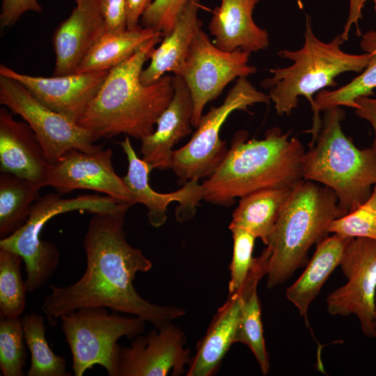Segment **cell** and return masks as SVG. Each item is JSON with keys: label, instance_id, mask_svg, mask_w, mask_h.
I'll return each mask as SVG.
<instances>
[{"label": "cell", "instance_id": "cell-23", "mask_svg": "<svg viewBox=\"0 0 376 376\" xmlns=\"http://www.w3.org/2000/svg\"><path fill=\"white\" fill-rule=\"evenodd\" d=\"M269 252L265 248L254 260L246 279L240 290L242 302L235 343L249 347L256 357L263 375L269 370V356L265 347L261 319V306L257 294L260 280L267 272Z\"/></svg>", "mask_w": 376, "mask_h": 376}, {"label": "cell", "instance_id": "cell-30", "mask_svg": "<svg viewBox=\"0 0 376 376\" xmlns=\"http://www.w3.org/2000/svg\"><path fill=\"white\" fill-rule=\"evenodd\" d=\"M22 258L0 247V318H19L26 308L27 291L21 272Z\"/></svg>", "mask_w": 376, "mask_h": 376}, {"label": "cell", "instance_id": "cell-34", "mask_svg": "<svg viewBox=\"0 0 376 376\" xmlns=\"http://www.w3.org/2000/svg\"><path fill=\"white\" fill-rule=\"evenodd\" d=\"M189 0H153L140 19L141 26L155 28L169 35Z\"/></svg>", "mask_w": 376, "mask_h": 376}, {"label": "cell", "instance_id": "cell-24", "mask_svg": "<svg viewBox=\"0 0 376 376\" xmlns=\"http://www.w3.org/2000/svg\"><path fill=\"white\" fill-rule=\"evenodd\" d=\"M353 237L337 234L316 244L315 253L299 278L287 289L286 297L308 325V309L334 270L340 265L347 244Z\"/></svg>", "mask_w": 376, "mask_h": 376}, {"label": "cell", "instance_id": "cell-38", "mask_svg": "<svg viewBox=\"0 0 376 376\" xmlns=\"http://www.w3.org/2000/svg\"><path fill=\"white\" fill-rule=\"evenodd\" d=\"M355 103L359 106L354 109L356 114L368 121L374 130L375 139L372 146L376 148V98L361 96L355 100Z\"/></svg>", "mask_w": 376, "mask_h": 376}, {"label": "cell", "instance_id": "cell-36", "mask_svg": "<svg viewBox=\"0 0 376 376\" xmlns=\"http://www.w3.org/2000/svg\"><path fill=\"white\" fill-rule=\"evenodd\" d=\"M105 22V32L115 33L127 29L125 0H100Z\"/></svg>", "mask_w": 376, "mask_h": 376}, {"label": "cell", "instance_id": "cell-33", "mask_svg": "<svg viewBox=\"0 0 376 376\" xmlns=\"http://www.w3.org/2000/svg\"><path fill=\"white\" fill-rule=\"evenodd\" d=\"M233 239V252L230 265L228 294L240 291L252 267V252L256 237L240 228L230 229Z\"/></svg>", "mask_w": 376, "mask_h": 376}, {"label": "cell", "instance_id": "cell-7", "mask_svg": "<svg viewBox=\"0 0 376 376\" xmlns=\"http://www.w3.org/2000/svg\"><path fill=\"white\" fill-rule=\"evenodd\" d=\"M111 205L109 196L97 194L65 198L58 193H49L38 198L26 223L10 235L0 240V247L22 258L28 292H33L45 284L59 263L60 255L56 246L40 238L46 223L63 213L77 210L91 214L102 212L109 210Z\"/></svg>", "mask_w": 376, "mask_h": 376}, {"label": "cell", "instance_id": "cell-39", "mask_svg": "<svg viewBox=\"0 0 376 376\" xmlns=\"http://www.w3.org/2000/svg\"><path fill=\"white\" fill-rule=\"evenodd\" d=\"M367 0H350L349 14L347 22L345 24L343 33L340 34L343 41L349 38V33L352 25L357 27V35L360 36L359 29V20L362 18V9Z\"/></svg>", "mask_w": 376, "mask_h": 376}, {"label": "cell", "instance_id": "cell-20", "mask_svg": "<svg viewBox=\"0 0 376 376\" xmlns=\"http://www.w3.org/2000/svg\"><path fill=\"white\" fill-rule=\"evenodd\" d=\"M259 0H221L209 24L214 44L224 52L240 49L249 54L267 48L269 35L252 17Z\"/></svg>", "mask_w": 376, "mask_h": 376}, {"label": "cell", "instance_id": "cell-28", "mask_svg": "<svg viewBox=\"0 0 376 376\" xmlns=\"http://www.w3.org/2000/svg\"><path fill=\"white\" fill-rule=\"evenodd\" d=\"M43 187L16 175H0V240L20 228L27 221Z\"/></svg>", "mask_w": 376, "mask_h": 376}, {"label": "cell", "instance_id": "cell-31", "mask_svg": "<svg viewBox=\"0 0 376 376\" xmlns=\"http://www.w3.org/2000/svg\"><path fill=\"white\" fill-rule=\"evenodd\" d=\"M22 318H0V370L3 376H22L27 358Z\"/></svg>", "mask_w": 376, "mask_h": 376}, {"label": "cell", "instance_id": "cell-9", "mask_svg": "<svg viewBox=\"0 0 376 376\" xmlns=\"http://www.w3.org/2000/svg\"><path fill=\"white\" fill-rule=\"evenodd\" d=\"M270 97L258 91L246 77H240L228 91L224 102L202 115L189 141L172 152L171 169L180 182L210 176L225 158L228 149L221 140V128L236 110L248 111L256 103H269Z\"/></svg>", "mask_w": 376, "mask_h": 376}, {"label": "cell", "instance_id": "cell-4", "mask_svg": "<svg viewBox=\"0 0 376 376\" xmlns=\"http://www.w3.org/2000/svg\"><path fill=\"white\" fill-rule=\"evenodd\" d=\"M345 214L331 189L305 180L296 185L267 245V287L281 284L303 266L310 248L328 237L331 222Z\"/></svg>", "mask_w": 376, "mask_h": 376}, {"label": "cell", "instance_id": "cell-13", "mask_svg": "<svg viewBox=\"0 0 376 376\" xmlns=\"http://www.w3.org/2000/svg\"><path fill=\"white\" fill-rule=\"evenodd\" d=\"M182 330L172 322L139 335L128 347H120L117 376H176L191 360Z\"/></svg>", "mask_w": 376, "mask_h": 376}, {"label": "cell", "instance_id": "cell-6", "mask_svg": "<svg viewBox=\"0 0 376 376\" xmlns=\"http://www.w3.org/2000/svg\"><path fill=\"white\" fill-rule=\"evenodd\" d=\"M303 47L296 51L282 50L279 55L293 63L283 68L270 69L272 77L264 79L261 86L270 88L269 96L276 113L289 116L298 106L299 97H305L315 106L313 95L326 87L336 86L335 79L345 72H362L367 66L368 53L352 54L343 52L340 35L324 42L314 34L311 19L306 15Z\"/></svg>", "mask_w": 376, "mask_h": 376}, {"label": "cell", "instance_id": "cell-12", "mask_svg": "<svg viewBox=\"0 0 376 376\" xmlns=\"http://www.w3.org/2000/svg\"><path fill=\"white\" fill-rule=\"evenodd\" d=\"M340 265L348 281L328 296L327 310L333 315H356L364 334L375 337L376 240L351 238Z\"/></svg>", "mask_w": 376, "mask_h": 376}, {"label": "cell", "instance_id": "cell-14", "mask_svg": "<svg viewBox=\"0 0 376 376\" xmlns=\"http://www.w3.org/2000/svg\"><path fill=\"white\" fill-rule=\"evenodd\" d=\"M112 155L110 148L94 152L72 150L50 166L45 186L52 187L60 195L76 189L93 190L132 205L134 196L116 173Z\"/></svg>", "mask_w": 376, "mask_h": 376}, {"label": "cell", "instance_id": "cell-16", "mask_svg": "<svg viewBox=\"0 0 376 376\" xmlns=\"http://www.w3.org/2000/svg\"><path fill=\"white\" fill-rule=\"evenodd\" d=\"M120 145L128 161L127 172L123 179L133 195L135 203H142L148 209V219L152 226L157 228L166 222L167 207L174 201L179 203L176 209L178 221H186L194 217L196 207L203 199V194L198 179L189 180L175 191L157 193L149 183L152 166L137 156L128 136Z\"/></svg>", "mask_w": 376, "mask_h": 376}, {"label": "cell", "instance_id": "cell-11", "mask_svg": "<svg viewBox=\"0 0 376 376\" xmlns=\"http://www.w3.org/2000/svg\"><path fill=\"white\" fill-rule=\"evenodd\" d=\"M249 56L240 49L224 52L201 29L197 31L181 76L192 97L193 127H197L206 104L216 99L227 84L237 77H246L256 72L255 66L248 64Z\"/></svg>", "mask_w": 376, "mask_h": 376}, {"label": "cell", "instance_id": "cell-27", "mask_svg": "<svg viewBox=\"0 0 376 376\" xmlns=\"http://www.w3.org/2000/svg\"><path fill=\"white\" fill-rule=\"evenodd\" d=\"M360 45L370 56L368 63L361 74L339 88L334 91L323 89L317 93L313 109V125L307 131L311 134L312 139L317 137L322 127L320 111L341 106L355 109L359 107L355 103L357 98L373 94V90L376 88V31H369L363 34Z\"/></svg>", "mask_w": 376, "mask_h": 376}, {"label": "cell", "instance_id": "cell-37", "mask_svg": "<svg viewBox=\"0 0 376 376\" xmlns=\"http://www.w3.org/2000/svg\"><path fill=\"white\" fill-rule=\"evenodd\" d=\"M153 0H125V21L127 29H134L139 26V22Z\"/></svg>", "mask_w": 376, "mask_h": 376}, {"label": "cell", "instance_id": "cell-22", "mask_svg": "<svg viewBox=\"0 0 376 376\" xmlns=\"http://www.w3.org/2000/svg\"><path fill=\"white\" fill-rule=\"evenodd\" d=\"M241 302L240 291L228 294L214 314L205 335L198 342L196 353L188 364L187 376H211L217 373L235 343Z\"/></svg>", "mask_w": 376, "mask_h": 376}, {"label": "cell", "instance_id": "cell-25", "mask_svg": "<svg viewBox=\"0 0 376 376\" xmlns=\"http://www.w3.org/2000/svg\"><path fill=\"white\" fill-rule=\"evenodd\" d=\"M158 36H163L158 29L140 25L132 30L104 32L88 50L75 73L109 70Z\"/></svg>", "mask_w": 376, "mask_h": 376}, {"label": "cell", "instance_id": "cell-19", "mask_svg": "<svg viewBox=\"0 0 376 376\" xmlns=\"http://www.w3.org/2000/svg\"><path fill=\"white\" fill-rule=\"evenodd\" d=\"M173 96L155 131L141 140L142 159L153 169H171L173 147L191 132L193 101L183 78L174 75Z\"/></svg>", "mask_w": 376, "mask_h": 376}, {"label": "cell", "instance_id": "cell-26", "mask_svg": "<svg viewBox=\"0 0 376 376\" xmlns=\"http://www.w3.org/2000/svg\"><path fill=\"white\" fill-rule=\"evenodd\" d=\"M292 189H267L240 198L229 229L246 230L267 245L280 212Z\"/></svg>", "mask_w": 376, "mask_h": 376}, {"label": "cell", "instance_id": "cell-43", "mask_svg": "<svg viewBox=\"0 0 376 376\" xmlns=\"http://www.w3.org/2000/svg\"><path fill=\"white\" fill-rule=\"evenodd\" d=\"M375 185H376V184H375Z\"/></svg>", "mask_w": 376, "mask_h": 376}, {"label": "cell", "instance_id": "cell-32", "mask_svg": "<svg viewBox=\"0 0 376 376\" xmlns=\"http://www.w3.org/2000/svg\"><path fill=\"white\" fill-rule=\"evenodd\" d=\"M329 232L344 237H367L376 240V185L366 202L333 220Z\"/></svg>", "mask_w": 376, "mask_h": 376}, {"label": "cell", "instance_id": "cell-18", "mask_svg": "<svg viewBox=\"0 0 376 376\" xmlns=\"http://www.w3.org/2000/svg\"><path fill=\"white\" fill-rule=\"evenodd\" d=\"M6 107L0 109V170L36 182L43 187L50 164L33 131Z\"/></svg>", "mask_w": 376, "mask_h": 376}, {"label": "cell", "instance_id": "cell-2", "mask_svg": "<svg viewBox=\"0 0 376 376\" xmlns=\"http://www.w3.org/2000/svg\"><path fill=\"white\" fill-rule=\"evenodd\" d=\"M162 37L153 38L109 70L97 94L77 121L94 142L121 134L141 141L155 131L158 118L173 96L174 76L164 75L152 84L143 85L140 75Z\"/></svg>", "mask_w": 376, "mask_h": 376}, {"label": "cell", "instance_id": "cell-15", "mask_svg": "<svg viewBox=\"0 0 376 376\" xmlns=\"http://www.w3.org/2000/svg\"><path fill=\"white\" fill-rule=\"evenodd\" d=\"M109 70L44 77L18 72L4 64L0 75L24 85L40 102L77 123L93 100Z\"/></svg>", "mask_w": 376, "mask_h": 376}, {"label": "cell", "instance_id": "cell-5", "mask_svg": "<svg viewBox=\"0 0 376 376\" xmlns=\"http://www.w3.org/2000/svg\"><path fill=\"white\" fill-rule=\"evenodd\" d=\"M324 111L322 127L302 159L305 180L327 187L340 207L349 213L370 196L376 184V148L360 149L342 130L345 111L334 107Z\"/></svg>", "mask_w": 376, "mask_h": 376}, {"label": "cell", "instance_id": "cell-8", "mask_svg": "<svg viewBox=\"0 0 376 376\" xmlns=\"http://www.w3.org/2000/svg\"><path fill=\"white\" fill-rule=\"evenodd\" d=\"M61 329L72 357L75 376H82L95 365L109 376H117L120 345L123 336L133 339L141 334L146 321L132 315L109 313L105 307L81 308L60 318Z\"/></svg>", "mask_w": 376, "mask_h": 376}, {"label": "cell", "instance_id": "cell-10", "mask_svg": "<svg viewBox=\"0 0 376 376\" xmlns=\"http://www.w3.org/2000/svg\"><path fill=\"white\" fill-rule=\"evenodd\" d=\"M0 104L29 125L50 165L74 149L94 152L102 148L93 143L87 130L43 104L21 83L3 75H0Z\"/></svg>", "mask_w": 376, "mask_h": 376}, {"label": "cell", "instance_id": "cell-35", "mask_svg": "<svg viewBox=\"0 0 376 376\" xmlns=\"http://www.w3.org/2000/svg\"><path fill=\"white\" fill-rule=\"evenodd\" d=\"M28 11L41 13L42 6L38 0H2L0 13V26L9 28Z\"/></svg>", "mask_w": 376, "mask_h": 376}, {"label": "cell", "instance_id": "cell-40", "mask_svg": "<svg viewBox=\"0 0 376 376\" xmlns=\"http://www.w3.org/2000/svg\"><path fill=\"white\" fill-rule=\"evenodd\" d=\"M374 1V3H375V13H376V0H373Z\"/></svg>", "mask_w": 376, "mask_h": 376}, {"label": "cell", "instance_id": "cell-41", "mask_svg": "<svg viewBox=\"0 0 376 376\" xmlns=\"http://www.w3.org/2000/svg\"><path fill=\"white\" fill-rule=\"evenodd\" d=\"M375 320H376V306H375Z\"/></svg>", "mask_w": 376, "mask_h": 376}, {"label": "cell", "instance_id": "cell-17", "mask_svg": "<svg viewBox=\"0 0 376 376\" xmlns=\"http://www.w3.org/2000/svg\"><path fill=\"white\" fill-rule=\"evenodd\" d=\"M76 6L52 36L54 76L75 73L91 47L105 32L100 0H75Z\"/></svg>", "mask_w": 376, "mask_h": 376}, {"label": "cell", "instance_id": "cell-42", "mask_svg": "<svg viewBox=\"0 0 376 376\" xmlns=\"http://www.w3.org/2000/svg\"><path fill=\"white\" fill-rule=\"evenodd\" d=\"M375 328H376V320H375Z\"/></svg>", "mask_w": 376, "mask_h": 376}, {"label": "cell", "instance_id": "cell-29", "mask_svg": "<svg viewBox=\"0 0 376 376\" xmlns=\"http://www.w3.org/2000/svg\"><path fill=\"white\" fill-rule=\"evenodd\" d=\"M26 347L31 353V365L27 376H70L66 370V360L56 355L45 338L46 327L43 315L31 313L22 318Z\"/></svg>", "mask_w": 376, "mask_h": 376}, {"label": "cell", "instance_id": "cell-21", "mask_svg": "<svg viewBox=\"0 0 376 376\" xmlns=\"http://www.w3.org/2000/svg\"><path fill=\"white\" fill-rule=\"evenodd\" d=\"M199 7L200 0H189L171 33L150 52V64L140 75L143 85L156 82L168 72L182 75L190 45L202 26L198 17Z\"/></svg>", "mask_w": 376, "mask_h": 376}, {"label": "cell", "instance_id": "cell-1", "mask_svg": "<svg viewBox=\"0 0 376 376\" xmlns=\"http://www.w3.org/2000/svg\"><path fill=\"white\" fill-rule=\"evenodd\" d=\"M131 205L92 214L84 239L86 267L82 276L68 286L51 285L42 311L54 326L64 315L81 308L105 307L139 317L159 327L186 313L176 306L152 304L134 287L138 272H147L151 261L126 240L125 217Z\"/></svg>", "mask_w": 376, "mask_h": 376}, {"label": "cell", "instance_id": "cell-3", "mask_svg": "<svg viewBox=\"0 0 376 376\" xmlns=\"http://www.w3.org/2000/svg\"><path fill=\"white\" fill-rule=\"evenodd\" d=\"M276 127L263 139H248L245 130L233 136L230 148L216 170L203 182V199L228 206L237 197L257 191L290 188L304 180L301 141Z\"/></svg>", "mask_w": 376, "mask_h": 376}]
</instances>
